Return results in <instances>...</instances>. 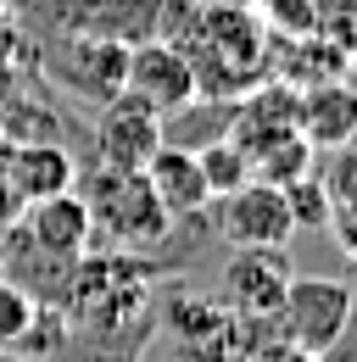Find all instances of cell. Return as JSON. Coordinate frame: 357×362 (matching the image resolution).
<instances>
[{
	"label": "cell",
	"mask_w": 357,
	"mask_h": 362,
	"mask_svg": "<svg viewBox=\"0 0 357 362\" xmlns=\"http://www.w3.org/2000/svg\"><path fill=\"white\" fill-rule=\"evenodd\" d=\"M145 290H151V268H140L129 251H106V257L84 251L67 268V313L89 323L95 334H106L145 307Z\"/></svg>",
	"instance_id": "cell-1"
},
{
	"label": "cell",
	"mask_w": 357,
	"mask_h": 362,
	"mask_svg": "<svg viewBox=\"0 0 357 362\" xmlns=\"http://www.w3.org/2000/svg\"><path fill=\"white\" fill-rule=\"evenodd\" d=\"M84 206H89V223L101 234H112L118 245H157L174 218L162 212V201L151 195L145 173H118V168H101L84 189Z\"/></svg>",
	"instance_id": "cell-2"
},
{
	"label": "cell",
	"mask_w": 357,
	"mask_h": 362,
	"mask_svg": "<svg viewBox=\"0 0 357 362\" xmlns=\"http://www.w3.org/2000/svg\"><path fill=\"white\" fill-rule=\"evenodd\" d=\"M346 323H352V284H341V279H296L290 273L279 317H273L279 334H290L296 346H307V351L324 357L341 340Z\"/></svg>",
	"instance_id": "cell-3"
},
{
	"label": "cell",
	"mask_w": 357,
	"mask_h": 362,
	"mask_svg": "<svg viewBox=\"0 0 357 362\" xmlns=\"http://www.w3.org/2000/svg\"><path fill=\"white\" fill-rule=\"evenodd\" d=\"M218 228H223V240L240 245V251H273V245H285L296 234L285 189L268 179H246L240 189L218 195Z\"/></svg>",
	"instance_id": "cell-4"
},
{
	"label": "cell",
	"mask_w": 357,
	"mask_h": 362,
	"mask_svg": "<svg viewBox=\"0 0 357 362\" xmlns=\"http://www.w3.org/2000/svg\"><path fill=\"white\" fill-rule=\"evenodd\" d=\"M123 90H129L134 100H145L157 117L184 112V106L201 95L196 90V62H190L178 45H168V40L129 45V78H123Z\"/></svg>",
	"instance_id": "cell-5"
},
{
	"label": "cell",
	"mask_w": 357,
	"mask_h": 362,
	"mask_svg": "<svg viewBox=\"0 0 357 362\" xmlns=\"http://www.w3.org/2000/svg\"><path fill=\"white\" fill-rule=\"evenodd\" d=\"M285 284H290L285 245H273V251H234V262H229L223 279H218V301L234 317L273 323V317H279V301H285Z\"/></svg>",
	"instance_id": "cell-6"
},
{
	"label": "cell",
	"mask_w": 357,
	"mask_h": 362,
	"mask_svg": "<svg viewBox=\"0 0 357 362\" xmlns=\"http://www.w3.org/2000/svg\"><path fill=\"white\" fill-rule=\"evenodd\" d=\"M162 145V117L134 100L129 90L101 100V117H95V151H101V168H118V173H140L151 162V151Z\"/></svg>",
	"instance_id": "cell-7"
},
{
	"label": "cell",
	"mask_w": 357,
	"mask_h": 362,
	"mask_svg": "<svg viewBox=\"0 0 357 362\" xmlns=\"http://www.w3.org/2000/svg\"><path fill=\"white\" fill-rule=\"evenodd\" d=\"M17 228H23V240L40 251L45 262H62V268H73L89 251V240H95L89 206H84V195H73V189L45 195V201H28L23 218H17Z\"/></svg>",
	"instance_id": "cell-8"
},
{
	"label": "cell",
	"mask_w": 357,
	"mask_h": 362,
	"mask_svg": "<svg viewBox=\"0 0 357 362\" xmlns=\"http://www.w3.org/2000/svg\"><path fill=\"white\" fill-rule=\"evenodd\" d=\"M140 173H145L151 195L162 201V212H168L174 223H178V218H196V212H207V206H212L207 179H201V162H196V151H190V145H168V139H162Z\"/></svg>",
	"instance_id": "cell-9"
},
{
	"label": "cell",
	"mask_w": 357,
	"mask_h": 362,
	"mask_svg": "<svg viewBox=\"0 0 357 362\" xmlns=\"http://www.w3.org/2000/svg\"><path fill=\"white\" fill-rule=\"evenodd\" d=\"M0 179L17 189V201L28 206V201H45V195H62V189H73L79 179V168H73V156L56 145V139H17L11 151H6V168H0Z\"/></svg>",
	"instance_id": "cell-10"
},
{
	"label": "cell",
	"mask_w": 357,
	"mask_h": 362,
	"mask_svg": "<svg viewBox=\"0 0 357 362\" xmlns=\"http://www.w3.org/2000/svg\"><path fill=\"white\" fill-rule=\"evenodd\" d=\"M296 134L307 145H346L357 134V95L341 84H318L312 95H296Z\"/></svg>",
	"instance_id": "cell-11"
},
{
	"label": "cell",
	"mask_w": 357,
	"mask_h": 362,
	"mask_svg": "<svg viewBox=\"0 0 357 362\" xmlns=\"http://www.w3.org/2000/svg\"><path fill=\"white\" fill-rule=\"evenodd\" d=\"M123 78H129V45L101 34V40H79L73 45V84L95 100H112L123 95Z\"/></svg>",
	"instance_id": "cell-12"
},
{
	"label": "cell",
	"mask_w": 357,
	"mask_h": 362,
	"mask_svg": "<svg viewBox=\"0 0 357 362\" xmlns=\"http://www.w3.org/2000/svg\"><path fill=\"white\" fill-rule=\"evenodd\" d=\"M196 162H201V179H207V195H212V201L229 195V189H240V184L251 179V162H246V151H240L234 139H212V145H201Z\"/></svg>",
	"instance_id": "cell-13"
},
{
	"label": "cell",
	"mask_w": 357,
	"mask_h": 362,
	"mask_svg": "<svg viewBox=\"0 0 357 362\" xmlns=\"http://www.w3.org/2000/svg\"><path fill=\"white\" fill-rule=\"evenodd\" d=\"M34 317H40L34 296H28L17 279L0 273V351H17V346L28 340V329H34Z\"/></svg>",
	"instance_id": "cell-14"
},
{
	"label": "cell",
	"mask_w": 357,
	"mask_h": 362,
	"mask_svg": "<svg viewBox=\"0 0 357 362\" xmlns=\"http://www.w3.org/2000/svg\"><path fill=\"white\" fill-rule=\"evenodd\" d=\"M285 189V206H290V223L296 228H318V223H329V189L312 179V173H302V179H290V184H279Z\"/></svg>",
	"instance_id": "cell-15"
},
{
	"label": "cell",
	"mask_w": 357,
	"mask_h": 362,
	"mask_svg": "<svg viewBox=\"0 0 357 362\" xmlns=\"http://www.w3.org/2000/svg\"><path fill=\"white\" fill-rule=\"evenodd\" d=\"M240 362H318V351L296 346L290 334H279V329H273V334H263V340H257V346H251Z\"/></svg>",
	"instance_id": "cell-16"
},
{
	"label": "cell",
	"mask_w": 357,
	"mask_h": 362,
	"mask_svg": "<svg viewBox=\"0 0 357 362\" xmlns=\"http://www.w3.org/2000/svg\"><path fill=\"white\" fill-rule=\"evenodd\" d=\"M329 223H335V234H341V251L357 257V201H346L341 212H329Z\"/></svg>",
	"instance_id": "cell-17"
},
{
	"label": "cell",
	"mask_w": 357,
	"mask_h": 362,
	"mask_svg": "<svg viewBox=\"0 0 357 362\" xmlns=\"http://www.w3.org/2000/svg\"><path fill=\"white\" fill-rule=\"evenodd\" d=\"M17 218H23V201H17V189H11V184L0 179V234H11Z\"/></svg>",
	"instance_id": "cell-18"
},
{
	"label": "cell",
	"mask_w": 357,
	"mask_h": 362,
	"mask_svg": "<svg viewBox=\"0 0 357 362\" xmlns=\"http://www.w3.org/2000/svg\"><path fill=\"white\" fill-rule=\"evenodd\" d=\"M6 151H11V139H6V134H0V168H6Z\"/></svg>",
	"instance_id": "cell-19"
},
{
	"label": "cell",
	"mask_w": 357,
	"mask_h": 362,
	"mask_svg": "<svg viewBox=\"0 0 357 362\" xmlns=\"http://www.w3.org/2000/svg\"><path fill=\"white\" fill-rule=\"evenodd\" d=\"M89 6H106V0H89Z\"/></svg>",
	"instance_id": "cell-20"
}]
</instances>
